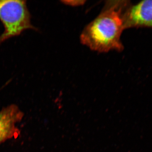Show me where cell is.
I'll use <instances>...</instances> for the list:
<instances>
[{
    "mask_svg": "<svg viewBox=\"0 0 152 152\" xmlns=\"http://www.w3.org/2000/svg\"><path fill=\"white\" fill-rule=\"evenodd\" d=\"M129 1H110L100 14L82 32L80 41L90 49L101 53L124 49L121 40L124 30L123 16Z\"/></svg>",
    "mask_w": 152,
    "mask_h": 152,
    "instance_id": "6da1fadb",
    "label": "cell"
},
{
    "mask_svg": "<svg viewBox=\"0 0 152 152\" xmlns=\"http://www.w3.org/2000/svg\"><path fill=\"white\" fill-rule=\"evenodd\" d=\"M123 20L124 29L152 28V0L142 1L134 5L130 4L124 12Z\"/></svg>",
    "mask_w": 152,
    "mask_h": 152,
    "instance_id": "3957f363",
    "label": "cell"
},
{
    "mask_svg": "<svg viewBox=\"0 0 152 152\" xmlns=\"http://www.w3.org/2000/svg\"><path fill=\"white\" fill-rule=\"evenodd\" d=\"M65 4H67L70 5L72 6H79L81 5L82 4H83L85 2L84 1H74L73 3L71 2L70 1H64Z\"/></svg>",
    "mask_w": 152,
    "mask_h": 152,
    "instance_id": "5b68a950",
    "label": "cell"
},
{
    "mask_svg": "<svg viewBox=\"0 0 152 152\" xmlns=\"http://www.w3.org/2000/svg\"><path fill=\"white\" fill-rule=\"evenodd\" d=\"M23 116V113L16 105L7 106L0 111V145L18 135L20 131L16 125Z\"/></svg>",
    "mask_w": 152,
    "mask_h": 152,
    "instance_id": "277c9868",
    "label": "cell"
},
{
    "mask_svg": "<svg viewBox=\"0 0 152 152\" xmlns=\"http://www.w3.org/2000/svg\"><path fill=\"white\" fill-rule=\"evenodd\" d=\"M0 20L4 28L0 36V45L26 30H37L32 24L26 1L0 0Z\"/></svg>",
    "mask_w": 152,
    "mask_h": 152,
    "instance_id": "7a4b0ae2",
    "label": "cell"
}]
</instances>
